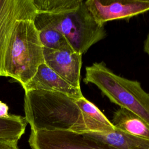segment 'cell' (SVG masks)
<instances>
[{"label":"cell","instance_id":"cell-1","mask_svg":"<svg viewBox=\"0 0 149 149\" xmlns=\"http://www.w3.org/2000/svg\"><path fill=\"white\" fill-rule=\"evenodd\" d=\"M24 109L31 130H61L85 133L115 130L88 117L74 99L59 92L43 90L26 91Z\"/></svg>","mask_w":149,"mask_h":149},{"label":"cell","instance_id":"cell-2","mask_svg":"<svg viewBox=\"0 0 149 149\" xmlns=\"http://www.w3.org/2000/svg\"><path fill=\"white\" fill-rule=\"evenodd\" d=\"M34 20L16 22L5 56L6 76L18 81L22 87L36 74L40 65L45 63L44 47Z\"/></svg>","mask_w":149,"mask_h":149},{"label":"cell","instance_id":"cell-3","mask_svg":"<svg viewBox=\"0 0 149 149\" xmlns=\"http://www.w3.org/2000/svg\"><path fill=\"white\" fill-rule=\"evenodd\" d=\"M83 81L95 85L111 102L133 113L149 125V93L138 81L116 74L101 62L86 68Z\"/></svg>","mask_w":149,"mask_h":149},{"label":"cell","instance_id":"cell-4","mask_svg":"<svg viewBox=\"0 0 149 149\" xmlns=\"http://www.w3.org/2000/svg\"><path fill=\"white\" fill-rule=\"evenodd\" d=\"M34 21L38 30L52 28L61 33L72 49L82 55L107 36L105 25L95 20L83 1L75 9L65 14L37 13Z\"/></svg>","mask_w":149,"mask_h":149},{"label":"cell","instance_id":"cell-5","mask_svg":"<svg viewBox=\"0 0 149 149\" xmlns=\"http://www.w3.org/2000/svg\"><path fill=\"white\" fill-rule=\"evenodd\" d=\"M31 149H117L86 134L70 130H31Z\"/></svg>","mask_w":149,"mask_h":149},{"label":"cell","instance_id":"cell-6","mask_svg":"<svg viewBox=\"0 0 149 149\" xmlns=\"http://www.w3.org/2000/svg\"><path fill=\"white\" fill-rule=\"evenodd\" d=\"M37 13L32 0H0V76H6L5 56L16 22L34 20Z\"/></svg>","mask_w":149,"mask_h":149},{"label":"cell","instance_id":"cell-7","mask_svg":"<svg viewBox=\"0 0 149 149\" xmlns=\"http://www.w3.org/2000/svg\"><path fill=\"white\" fill-rule=\"evenodd\" d=\"M84 2L95 20L104 25L112 20H128L149 11V0H87Z\"/></svg>","mask_w":149,"mask_h":149},{"label":"cell","instance_id":"cell-8","mask_svg":"<svg viewBox=\"0 0 149 149\" xmlns=\"http://www.w3.org/2000/svg\"><path fill=\"white\" fill-rule=\"evenodd\" d=\"M45 63L73 86L81 88L82 54L72 48L52 49L44 47Z\"/></svg>","mask_w":149,"mask_h":149},{"label":"cell","instance_id":"cell-9","mask_svg":"<svg viewBox=\"0 0 149 149\" xmlns=\"http://www.w3.org/2000/svg\"><path fill=\"white\" fill-rule=\"evenodd\" d=\"M23 88L24 92L34 90L59 92L74 100L83 96L81 88L71 85L45 63L40 65L36 74Z\"/></svg>","mask_w":149,"mask_h":149},{"label":"cell","instance_id":"cell-10","mask_svg":"<svg viewBox=\"0 0 149 149\" xmlns=\"http://www.w3.org/2000/svg\"><path fill=\"white\" fill-rule=\"evenodd\" d=\"M88 136L109 144L117 149H149V140L120 132H87Z\"/></svg>","mask_w":149,"mask_h":149},{"label":"cell","instance_id":"cell-11","mask_svg":"<svg viewBox=\"0 0 149 149\" xmlns=\"http://www.w3.org/2000/svg\"><path fill=\"white\" fill-rule=\"evenodd\" d=\"M111 122L115 128L120 132L149 140V125L126 109H118Z\"/></svg>","mask_w":149,"mask_h":149},{"label":"cell","instance_id":"cell-12","mask_svg":"<svg viewBox=\"0 0 149 149\" xmlns=\"http://www.w3.org/2000/svg\"><path fill=\"white\" fill-rule=\"evenodd\" d=\"M37 13L62 15L75 9L82 0H32Z\"/></svg>","mask_w":149,"mask_h":149},{"label":"cell","instance_id":"cell-13","mask_svg":"<svg viewBox=\"0 0 149 149\" xmlns=\"http://www.w3.org/2000/svg\"><path fill=\"white\" fill-rule=\"evenodd\" d=\"M27 122L25 117L12 115L0 118V138L19 140L24 133Z\"/></svg>","mask_w":149,"mask_h":149},{"label":"cell","instance_id":"cell-14","mask_svg":"<svg viewBox=\"0 0 149 149\" xmlns=\"http://www.w3.org/2000/svg\"><path fill=\"white\" fill-rule=\"evenodd\" d=\"M38 31L44 47L52 49L72 48L66 38L58 30L52 28H44Z\"/></svg>","mask_w":149,"mask_h":149},{"label":"cell","instance_id":"cell-15","mask_svg":"<svg viewBox=\"0 0 149 149\" xmlns=\"http://www.w3.org/2000/svg\"><path fill=\"white\" fill-rule=\"evenodd\" d=\"M75 101L81 111L88 117L101 125L112 129H115L111 122L101 111L95 104L86 99L84 96L80 98L76 99Z\"/></svg>","mask_w":149,"mask_h":149},{"label":"cell","instance_id":"cell-16","mask_svg":"<svg viewBox=\"0 0 149 149\" xmlns=\"http://www.w3.org/2000/svg\"><path fill=\"white\" fill-rule=\"evenodd\" d=\"M18 141L15 139L0 138V149H19Z\"/></svg>","mask_w":149,"mask_h":149},{"label":"cell","instance_id":"cell-17","mask_svg":"<svg viewBox=\"0 0 149 149\" xmlns=\"http://www.w3.org/2000/svg\"><path fill=\"white\" fill-rule=\"evenodd\" d=\"M9 107L6 104L0 101V118H8L10 114L8 113Z\"/></svg>","mask_w":149,"mask_h":149},{"label":"cell","instance_id":"cell-18","mask_svg":"<svg viewBox=\"0 0 149 149\" xmlns=\"http://www.w3.org/2000/svg\"><path fill=\"white\" fill-rule=\"evenodd\" d=\"M143 50L149 56V34H147L145 40L144 41Z\"/></svg>","mask_w":149,"mask_h":149}]
</instances>
